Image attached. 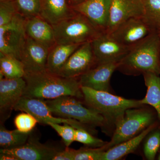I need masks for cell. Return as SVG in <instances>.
Returning a JSON list of instances; mask_svg holds the SVG:
<instances>
[{
  "label": "cell",
  "instance_id": "f546056e",
  "mask_svg": "<svg viewBox=\"0 0 160 160\" xmlns=\"http://www.w3.org/2000/svg\"><path fill=\"white\" fill-rule=\"evenodd\" d=\"M16 129L22 132H31L38 122V120L32 115L23 112L16 116L14 120Z\"/></svg>",
  "mask_w": 160,
  "mask_h": 160
},
{
  "label": "cell",
  "instance_id": "4fadbf2b",
  "mask_svg": "<svg viewBox=\"0 0 160 160\" xmlns=\"http://www.w3.org/2000/svg\"><path fill=\"white\" fill-rule=\"evenodd\" d=\"M144 16L142 0H112L106 33L112 32L132 18Z\"/></svg>",
  "mask_w": 160,
  "mask_h": 160
},
{
  "label": "cell",
  "instance_id": "44dd1931",
  "mask_svg": "<svg viewBox=\"0 0 160 160\" xmlns=\"http://www.w3.org/2000/svg\"><path fill=\"white\" fill-rule=\"evenodd\" d=\"M82 44H56L49 51L46 70L58 75L70 56Z\"/></svg>",
  "mask_w": 160,
  "mask_h": 160
},
{
  "label": "cell",
  "instance_id": "d6a6232c",
  "mask_svg": "<svg viewBox=\"0 0 160 160\" xmlns=\"http://www.w3.org/2000/svg\"><path fill=\"white\" fill-rule=\"evenodd\" d=\"M74 149L66 147L62 150H60L52 160H73Z\"/></svg>",
  "mask_w": 160,
  "mask_h": 160
},
{
  "label": "cell",
  "instance_id": "603a6c76",
  "mask_svg": "<svg viewBox=\"0 0 160 160\" xmlns=\"http://www.w3.org/2000/svg\"><path fill=\"white\" fill-rule=\"evenodd\" d=\"M31 132H22L18 130H9L3 126L0 128V146L2 149H13L20 147L29 140Z\"/></svg>",
  "mask_w": 160,
  "mask_h": 160
},
{
  "label": "cell",
  "instance_id": "74e56055",
  "mask_svg": "<svg viewBox=\"0 0 160 160\" xmlns=\"http://www.w3.org/2000/svg\"><path fill=\"white\" fill-rule=\"evenodd\" d=\"M158 27H159V28H160V24H159V25H158Z\"/></svg>",
  "mask_w": 160,
  "mask_h": 160
},
{
  "label": "cell",
  "instance_id": "e0dca14e",
  "mask_svg": "<svg viewBox=\"0 0 160 160\" xmlns=\"http://www.w3.org/2000/svg\"><path fill=\"white\" fill-rule=\"evenodd\" d=\"M111 2L112 0H85L72 6V8L86 17L101 31L106 32Z\"/></svg>",
  "mask_w": 160,
  "mask_h": 160
},
{
  "label": "cell",
  "instance_id": "1f68e13d",
  "mask_svg": "<svg viewBox=\"0 0 160 160\" xmlns=\"http://www.w3.org/2000/svg\"><path fill=\"white\" fill-rule=\"evenodd\" d=\"M17 12L14 1L1 2L0 26L9 23Z\"/></svg>",
  "mask_w": 160,
  "mask_h": 160
},
{
  "label": "cell",
  "instance_id": "277c9868",
  "mask_svg": "<svg viewBox=\"0 0 160 160\" xmlns=\"http://www.w3.org/2000/svg\"><path fill=\"white\" fill-rule=\"evenodd\" d=\"M79 99L74 97L66 96L45 100V102L49 110L56 116L77 120L93 128L100 127L105 134L111 137L109 126L105 118L95 110L84 106Z\"/></svg>",
  "mask_w": 160,
  "mask_h": 160
},
{
  "label": "cell",
  "instance_id": "8d00e7d4",
  "mask_svg": "<svg viewBox=\"0 0 160 160\" xmlns=\"http://www.w3.org/2000/svg\"><path fill=\"white\" fill-rule=\"evenodd\" d=\"M158 160H160V152L159 154L158 157Z\"/></svg>",
  "mask_w": 160,
  "mask_h": 160
},
{
  "label": "cell",
  "instance_id": "5bb4252c",
  "mask_svg": "<svg viewBox=\"0 0 160 160\" xmlns=\"http://www.w3.org/2000/svg\"><path fill=\"white\" fill-rule=\"evenodd\" d=\"M26 87L24 78H0V112L2 120L10 116L11 111L22 97Z\"/></svg>",
  "mask_w": 160,
  "mask_h": 160
},
{
  "label": "cell",
  "instance_id": "5b68a950",
  "mask_svg": "<svg viewBox=\"0 0 160 160\" xmlns=\"http://www.w3.org/2000/svg\"><path fill=\"white\" fill-rule=\"evenodd\" d=\"M52 26L56 44H82L92 42L103 32L86 17L76 12Z\"/></svg>",
  "mask_w": 160,
  "mask_h": 160
},
{
  "label": "cell",
  "instance_id": "9a60e30c",
  "mask_svg": "<svg viewBox=\"0 0 160 160\" xmlns=\"http://www.w3.org/2000/svg\"><path fill=\"white\" fill-rule=\"evenodd\" d=\"M61 150L42 144L37 140L29 137L28 142L17 148L2 149L0 153L10 155L18 160H52Z\"/></svg>",
  "mask_w": 160,
  "mask_h": 160
},
{
  "label": "cell",
  "instance_id": "4dcf8cb0",
  "mask_svg": "<svg viewBox=\"0 0 160 160\" xmlns=\"http://www.w3.org/2000/svg\"><path fill=\"white\" fill-rule=\"evenodd\" d=\"M48 125L51 126L62 138L66 147H69L75 142L76 129L73 126L68 124L61 125L57 123H49Z\"/></svg>",
  "mask_w": 160,
  "mask_h": 160
},
{
  "label": "cell",
  "instance_id": "ba28073f",
  "mask_svg": "<svg viewBox=\"0 0 160 160\" xmlns=\"http://www.w3.org/2000/svg\"><path fill=\"white\" fill-rule=\"evenodd\" d=\"M13 110L28 112L38 120V122L48 125L49 123L68 124L75 129H82L92 134H96L95 128L82 124L72 119L54 116L49 110L45 100L22 96L14 106Z\"/></svg>",
  "mask_w": 160,
  "mask_h": 160
},
{
  "label": "cell",
  "instance_id": "d590c367",
  "mask_svg": "<svg viewBox=\"0 0 160 160\" xmlns=\"http://www.w3.org/2000/svg\"><path fill=\"white\" fill-rule=\"evenodd\" d=\"M1 2H11V1H14V0H0Z\"/></svg>",
  "mask_w": 160,
  "mask_h": 160
},
{
  "label": "cell",
  "instance_id": "ac0fdd59",
  "mask_svg": "<svg viewBox=\"0 0 160 160\" xmlns=\"http://www.w3.org/2000/svg\"><path fill=\"white\" fill-rule=\"evenodd\" d=\"M26 31L27 36L49 49L56 44L52 26L40 15L26 20Z\"/></svg>",
  "mask_w": 160,
  "mask_h": 160
},
{
  "label": "cell",
  "instance_id": "d6986e66",
  "mask_svg": "<svg viewBox=\"0 0 160 160\" xmlns=\"http://www.w3.org/2000/svg\"><path fill=\"white\" fill-rule=\"evenodd\" d=\"M40 16L52 26L70 17L75 11L67 0H41Z\"/></svg>",
  "mask_w": 160,
  "mask_h": 160
},
{
  "label": "cell",
  "instance_id": "ffe728a7",
  "mask_svg": "<svg viewBox=\"0 0 160 160\" xmlns=\"http://www.w3.org/2000/svg\"><path fill=\"white\" fill-rule=\"evenodd\" d=\"M155 123L137 136L116 145L104 152L102 160L122 159L130 153H133L139 147L146 137L155 129Z\"/></svg>",
  "mask_w": 160,
  "mask_h": 160
},
{
  "label": "cell",
  "instance_id": "d4e9b609",
  "mask_svg": "<svg viewBox=\"0 0 160 160\" xmlns=\"http://www.w3.org/2000/svg\"><path fill=\"white\" fill-rule=\"evenodd\" d=\"M18 13L26 19L40 15L41 0H14Z\"/></svg>",
  "mask_w": 160,
  "mask_h": 160
},
{
  "label": "cell",
  "instance_id": "4316f807",
  "mask_svg": "<svg viewBox=\"0 0 160 160\" xmlns=\"http://www.w3.org/2000/svg\"><path fill=\"white\" fill-rule=\"evenodd\" d=\"M144 17L155 26L160 23V0H142Z\"/></svg>",
  "mask_w": 160,
  "mask_h": 160
},
{
  "label": "cell",
  "instance_id": "484cf974",
  "mask_svg": "<svg viewBox=\"0 0 160 160\" xmlns=\"http://www.w3.org/2000/svg\"><path fill=\"white\" fill-rule=\"evenodd\" d=\"M154 130L150 132L144 140L143 153L148 160L155 159L160 148V130Z\"/></svg>",
  "mask_w": 160,
  "mask_h": 160
},
{
  "label": "cell",
  "instance_id": "8fae6325",
  "mask_svg": "<svg viewBox=\"0 0 160 160\" xmlns=\"http://www.w3.org/2000/svg\"><path fill=\"white\" fill-rule=\"evenodd\" d=\"M92 45L98 64L120 62L131 48L121 44L106 32H103L95 38Z\"/></svg>",
  "mask_w": 160,
  "mask_h": 160
},
{
  "label": "cell",
  "instance_id": "e575fe53",
  "mask_svg": "<svg viewBox=\"0 0 160 160\" xmlns=\"http://www.w3.org/2000/svg\"><path fill=\"white\" fill-rule=\"evenodd\" d=\"M72 2L75 3L74 5H77V4H79V3L82 2H84L85 0H71Z\"/></svg>",
  "mask_w": 160,
  "mask_h": 160
},
{
  "label": "cell",
  "instance_id": "f35d334b",
  "mask_svg": "<svg viewBox=\"0 0 160 160\" xmlns=\"http://www.w3.org/2000/svg\"><path fill=\"white\" fill-rule=\"evenodd\" d=\"M159 37H160V34H159Z\"/></svg>",
  "mask_w": 160,
  "mask_h": 160
},
{
  "label": "cell",
  "instance_id": "7a4b0ae2",
  "mask_svg": "<svg viewBox=\"0 0 160 160\" xmlns=\"http://www.w3.org/2000/svg\"><path fill=\"white\" fill-rule=\"evenodd\" d=\"M160 39L155 32L132 46L120 62L117 70L127 75L147 72L160 74Z\"/></svg>",
  "mask_w": 160,
  "mask_h": 160
},
{
  "label": "cell",
  "instance_id": "3957f363",
  "mask_svg": "<svg viewBox=\"0 0 160 160\" xmlns=\"http://www.w3.org/2000/svg\"><path fill=\"white\" fill-rule=\"evenodd\" d=\"M81 89L84 104L105 118L109 126L111 137L116 126L124 117L126 110L144 106L141 100L129 99L109 92L98 91L83 86H81Z\"/></svg>",
  "mask_w": 160,
  "mask_h": 160
},
{
  "label": "cell",
  "instance_id": "f1b7e54d",
  "mask_svg": "<svg viewBox=\"0 0 160 160\" xmlns=\"http://www.w3.org/2000/svg\"><path fill=\"white\" fill-rule=\"evenodd\" d=\"M105 151L103 146L94 148L86 146L77 150L74 149L73 160H102Z\"/></svg>",
  "mask_w": 160,
  "mask_h": 160
},
{
  "label": "cell",
  "instance_id": "52a82bcc",
  "mask_svg": "<svg viewBox=\"0 0 160 160\" xmlns=\"http://www.w3.org/2000/svg\"><path fill=\"white\" fill-rule=\"evenodd\" d=\"M26 20L17 12L9 23L0 26V56H10L20 60L27 37Z\"/></svg>",
  "mask_w": 160,
  "mask_h": 160
},
{
  "label": "cell",
  "instance_id": "7402d4cb",
  "mask_svg": "<svg viewBox=\"0 0 160 160\" xmlns=\"http://www.w3.org/2000/svg\"><path fill=\"white\" fill-rule=\"evenodd\" d=\"M147 88L146 96L141 100L143 105H149L156 111L160 125V77L159 75L147 72L142 75Z\"/></svg>",
  "mask_w": 160,
  "mask_h": 160
},
{
  "label": "cell",
  "instance_id": "836d02e7",
  "mask_svg": "<svg viewBox=\"0 0 160 160\" xmlns=\"http://www.w3.org/2000/svg\"><path fill=\"white\" fill-rule=\"evenodd\" d=\"M0 160H18L14 156L10 155L0 153Z\"/></svg>",
  "mask_w": 160,
  "mask_h": 160
},
{
  "label": "cell",
  "instance_id": "2e32d148",
  "mask_svg": "<svg viewBox=\"0 0 160 160\" xmlns=\"http://www.w3.org/2000/svg\"><path fill=\"white\" fill-rule=\"evenodd\" d=\"M49 50L47 47L27 36L20 59L26 73L46 71Z\"/></svg>",
  "mask_w": 160,
  "mask_h": 160
},
{
  "label": "cell",
  "instance_id": "8992f818",
  "mask_svg": "<svg viewBox=\"0 0 160 160\" xmlns=\"http://www.w3.org/2000/svg\"><path fill=\"white\" fill-rule=\"evenodd\" d=\"M154 116L146 105L126 110L118 123L110 142L103 146L105 151L137 136L154 123Z\"/></svg>",
  "mask_w": 160,
  "mask_h": 160
},
{
  "label": "cell",
  "instance_id": "6da1fadb",
  "mask_svg": "<svg viewBox=\"0 0 160 160\" xmlns=\"http://www.w3.org/2000/svg\"><path fill=\"white\" fill-rule=\"evenodd\" d=\"M26 89L23 96L41 99L52 100L62 96L83 99L81 84L78 78L62 77L46 70L24 76Z\"/></svg>",
  "mask_w": 160,
  "mask_h": 160
},
{
  "label": "cell",
  "instance_id": "30bf717a",
  "mask_svg": "<svg viewBox=\"0 0 160 160\" xmlns=\"http://www.w3.org/2000/svg\"><path fill=\"white\" fill-rule=\"evenodd\" d=\"M92 42L82 44L70 56L58 75L66 78H78L97 65Z\"/></svg>",
  "mask_w": 160,
  "mask_h": 160
},
{
  "label": "cell",
  "instance_id": "cb8c5ba5",
  "mask_svg": "<svg viewBox=\"0 0 160 160\" xmlns=\"http://www.w3.org/2000/svg\"><path fill=\"white\" fill-rule=\"evenodd\" d=\"M26 74L22 63L16 58L10 56L0 57L1 78L15 79L23 78Z\"/></svg>",
  "mask_w": 160,
  "mask_h": 160
},
{
  "label": "cell",
  "instance_id": "83f0119b",
  "mask_svg": "<svg viewBox=\"0 0 160 160\" xmlns=\"http://www.w3.org/2000/svg\"><path fill=\"white\" fill-rule=\"evenodd\" d=\"M94 135L82 129H76L75 141L82 143L89 147L98 148L102 147L108 142L95 137Z\"/></svg>",
  "mask_w": 160,
  "mask_h": 160
},
{
  "label": "cell",
  "instance_id": "7c38bea8",
  "mask_svg": "<svg viewBox=\"0 0 160 160\" xmlns=\"http://www.w3.org/2000/svg\"><path fill=\"white\" fill-rule=\"evenodd\" d=\"M119 63L109 62L97 64L78 78L81 86L111 92L110 79Z\"/></svg>",
  "mask_w": 160,
  "mask_h": 160
},
{
  "label": "cell",
  "instance_id": "9c48e42d",
  "mask_svg": "<svg viewBox=\"0 0 160 160\" xmlns=\"http://www.w3.org/2000/svg\"><path fill=\"white\" fill-rule=\"evenodd\" d=\"M154 26L144 16L132 18L109 34L123 45L131 47L154 33Z\"/></svg>",
  "mask_w": 160,
  "mask_h": 160
}]
</instances>
